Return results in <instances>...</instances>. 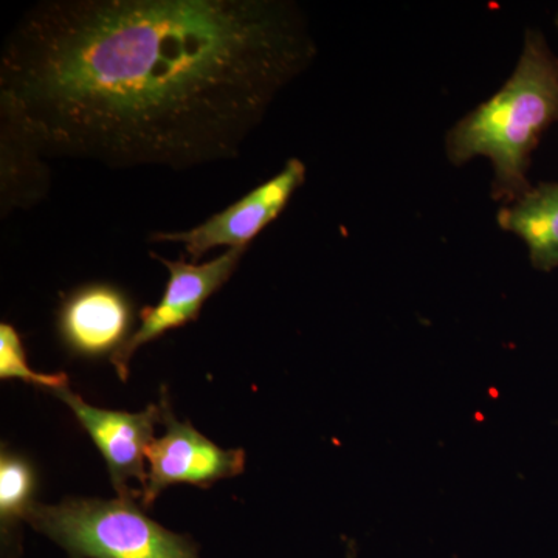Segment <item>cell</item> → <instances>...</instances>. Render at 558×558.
<instances>
[{"label": "cell", "instance_id": "cell-1", "mask_svg": "<svg viewBox=\"0 0 558 558\" xmlns=\"http://www.w3.org/2000/svg\"><path fill=\"white\" fill-rule=\"evenodd\" d=\"M317 53L292 0H46L3 46L0 121L43 157L185 170L240 156Z\"/></svg>", "mask_w": 558, "mask_h": 558}, {"label": "cell", "instance_id": "cell-2", "mask_svg": "<svg viewBox=\"0 0 558 558\" xmlns=\"http://www.w3.org/2000/svg\"><path fill=\"white\" fill-rule=\"evenodd\" d=\"M558 121V58L542 32L529 28L512 75L501 89L454 123L446 135L453 167L487 159L490 197L499 207L532 189V154Z\"/></svg>", "mask_w": 558, "mask_h": 558}, {"label": "cell", "instance_id": "cell-3", "mask_svg": "<svg viewBox=\"0 0 558 558\" xmlns=\"http://www.w3.org/2000/svg\"><path fill=\"white\" fill-rule=\"evenodd\" d=\"M27 523L70 558H201L190 538L150 520L131 498L35 502Z\"/></svg>", "mask_w": 558, "mask_h": 558}, {"label": "cell", "instance_id": "cell-4", "mask_svg": "<svg viewBox=\"0 0 558 558\" xmlns=\"http://www.w3.org/2000/svg\"><path fill=\"white\" fill-rule=\"evenodd\" d=\"M247 248H229L218 258L204 264L186 263L185 258L170 260L150 253L159 259L170 279L163 296L156 306L140 311V326L130 340L110 357L121 380L130 376V363L140 348L160 339L168 330L182 328L199 318L202 307L236 271Z\"/></svg>", "mask_w": 558, "mask_h": 558}, {"label": "cell", "instance_id": "cell-5", "mask_svg": "<svg viewBox=\"0 0 558 558\" xmlns=\"http://www.w3.org/2000/svg\"><path fill=\"white\" fill-rule=\"evenodd\" d=\"M306 165L290 157L277 175L201 226L185 231H156L149 242L182 244L194 264L218 247L248 248L260 231L281 216L293 194L306 182Z\"/></svg>", "mask_w": 558, "mask_h": 558}, {"label": "cell", "instance_id": "cell-6", "mask_svg": "<svg viewBox=\"0 0 558 558\" xmlns=\"http://www.w3.org/2000/svg\"><path fill=\"white\" fill-rule=\"evenodd\" d=\"M163 436L150 442L148 481L142 490V505L149 508L165 488L174 484L208 487L220 480L244 472V450L220 449L201 435L190 422H180L172 413L167 395H161Z\"/></svg>", "mask_w": 558, "mask_h": 558}, {"label": "cell", "instance_id": "cell-7", "mask_svg": "<svg viewBox=\"0 0 558 558\" xmlns=\"http://www.w3.org/2000/svg\"><path fill=\"white\" fill-rule=\"evenodd\" d=\"M58 399L75 414L76 421L89 433L95 446L101 451L108 464L110 481L117 497H137L131 481H137L145 488L148 470L145 461L157 424L163 422L161 405H149L140 413L97 409L69 388L53 391ZM142 497V495H140Z\"/></svg>", "mask_w": 558, "mask_h": 558}, {"label": "cell", "instance_id": "cell-8", "mask_svg": "<svg viewBox=\"0 0 558 558\" xmlns=\"http://www.w3.org/2000/svg\"><path fill=\"white\" fill-rule=\"evenodd\" d=\"M57 325L70 354L112 357L132 336L134 306L130 296L116 286L92 282L73 290L62 301Z\"/></svg>", "mask_w": 558, "mask_h": 558}, {"label": "cell", "instance_id": "cell-9", "mask_svg": "<svg viewBox=\"0 0 558 558\" xmlns=\"http://www.w3.org/2000/svg\"><path fill=\"white\" fill-rule=\"evenodd\" d=\"M497 222L523 241L534 269H558V182L532 185L520 199L499 207Z\"/></svg>", "mask_w": 558, "mask_h": 558}, {"label": "cell", "instance_id": "cell-10", "mask_svg": "<svg viewBox=\"0 0 558 558\" xmlns=\"http://www.w3.org/2000/svg\"><path fill=\"white\" fill-rule=\"evenodd\" d=\"M50 174L43 154L7 121H0V207L2 216L31 208L47 196Z\"/></svg>", "mask_w": 558, "mask_h": 558}, {"label": "cell", "instance_id": "cell-11", "mask_svg": "<svg viewBox=\"0 0 558 558\" xmlns=\"http://www.w3.org/2000/svg\"><path fill=\"white\" fill-rule=\"evenodd\" d=\"M36 476L31 462L20 454L2 451L0 457V527L3 548L17 546V527L27 521L35 505Z\"/></svg>", "mask_w": 558, "mask_h": 558}, {"label": "cell", "instance_id": "cell-12", "mask_svg": "<svg viewBox=\"0 0 558 558\" xmlns=\"http://www.w3.org/2000/svg\"><path fill=\"white\" fill-rule=\"evenodd\" d=\"M0 377L3 380L27 381L36 387L49 388L51 391L68 388L69 385V377L65 374H40L28 366L21 336L9 323L0 325Z\"/></svg>", "mask_w": 558, "mask_h": 558}, {"label": "cell", "instance_id": "cell-13", "mask_svg": "<svg viewBox=\"0 0 558 558\" xmlns=\"http://www.w3.org/2000/svg\"><path fill=\"white\" fill-rule=\"evenodd\" d=\"M554 24H556V27H557V31H558V11H557V14H556V20H554Z\"/></svg>", "mask_w": 558, "mask_h": 558}]
</instances>
